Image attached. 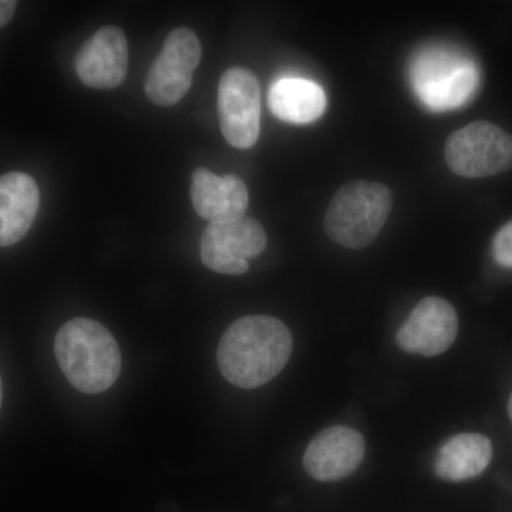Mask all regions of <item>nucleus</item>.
Wrapping results in <instances>:
<instances>
[{"label": "nucleus", "mask_w": 512, "mask_h": 512, "mask_svg": "<svg viewBox=\"0 0 512 512\" xmlns=\"http://www.w3.org/2000/svg\"><path fill=\"white\" fill-rule=\"evenodd\" d=\"M16 6H18V3L13 2V0H0V28L8 25L12 20Z\"/></svg>", "instance_id": "nucleus-17"}, {"label": "nucleus", "mask_w": 512, "mask_h": 512, "mask_svg": "<svg viewBox=\"0 0 512 512\" xmlns=\"http://www.w3.org/2000/svg\"><path fill=\"white\" fill-rule=\"evenodd\" d=\"M200 39L188 28H177L168 35L146 80L148 99L170 107L183 99L192 84V73L201 62Z\"/></svg>", "instance_id": "nucleus-7"}, {"label": "nucleus", "mask_w": 512, "mask_h": 512, "mask_svg": "<svg viewBox=\"0 0 512 512\" xmlns=\"http://www.w3.org/2000/svg\"><path fill=\"white\" fill-rule=\"evenodd\" d=\"M366 441L352 427L335 426L320 431L303 454L306 473L322 483L345 480L362 464Z\"/></svg>", "instance_id": "nucleus-10"}, {"label": "nucleus", "mask_w": 512, "mask_h": 512, "mask_svg": "<svg viewBox=\"0 0 512 512\" xmlns=\"http://www.w3.org/2000/svg\"><path fill=\"white\" fill-rule=\"evenodd\" d=\"M412 83L431 110L463 106L480 83L477 64L464 53L446 47L421 50L412 64Z\"/></svg>", "instance_id": "nucleus-4"}, {"label": "nucleus", "mask_w": 512, "mask_h": 512, "mask_svg": "<svg viewBox=\"0 0 512 512\" xmlns=\"http://www.w3.org/2000/svg\"><path fill=\"white\" fill-rule=\"evenodd\" d=\"M2 400H3V384H2V377H0V409H2Z\"/></svg>", "instance_id": "nucleus-18"}, {"label": "nucleus", "mask_w": 512, "mask_h": 512, "mask_svg": "<svg viewBox=\"0 0 512 512\" xmlns=\"http://www.w3.org/2000/svg\"><path fill=\"white\" fill-rule=\"evenodd\" d=\"M491 251L498 265L512 269V221L495 234Z\"/></svg>", "instance_id": "nucleus-16"}, {"label": "nucleus", "mask_w": 512, "mask_h": 512, "mask_svg": "<svg viewBox=\"0 0 512 512\" xmlns=\"http://www.w3.org/2000/svg\"><path fill=\"white\" fill-rule=\"evenodd\" d=\"M218 114L227 143L239 150L254 147L261 134V84L254 72L231 67L218 87Z\"/></svg>", "instance_id": "nucleus-6"}, {"label": "nucleus", "mask_w": 512, "mask_h": 512, "mask_svg": "<svg viewBox=\"0 0 512 512\" xmlns=\"http://www.w3.org/2000/svg\"><path fill=\"white\" fill-rule=\"evenodd\" d=\"M493 458V444L478 433L451 437L434 458V474L448 483H460L480 476Z\"/></svg>", "instance_id": "nucleus-14"}, {"label": "nucleus", "mask_w": 512, "mask_h": 512, "mask_svg": "<svg viewBox=\"0 0 512 512\" xmlns=\"http://www.w3.org/2000/svg\"><path fill=\"white\" fill-rule=\"evenodd\" d=\"M192 205L210 224L241 220L248 211L247 185L237 175L212 174L207 168H197L192 174Z\"/></svg>", "instance_id": "nucleus-12"}, {"label": "nucleus", "mask_w": 512, "mask_h": 512, "mask_svg": "<svg viewBox=\"0 0 512 512\" xmlns=\"http://www.w3.org/2000/svg\"><path fill=\"white\" fill-rule=\"evenodd\" d=\"M508 414H510V419L512 421V394L510 397V402H508Z\"/></svg>", "instance_id": "nucleus-19"}, {"label": "nucleus", "mask_w": 512, "mask_h": 512, "mask_svg": "<svg viewBox=\"0 0 512 512\" xmlns=\"http://www.w3.org/2000/svg\"><path fill=\"white\" fill-rule=\"evenodd\" d=\"M55 355L63 375L79 392L103 393L119 379V345L97 320L76 318L64 323L56 335Z\"/></svg>", "instance_id": "nucleus-2"}, {"label": "nucleus", "mask_w": 512, "mask_h": 512, "mask_svg": "<svg viewBox=\"0 0 512 512\" xmlns=\"http://www.w3.org/2000/svg\"><path fill=\"white\" fill-rule=\"evenodd\" d=\"M326 103L322 87L301 77L279 79L269 90V109L286 123H313L325 113Z\"/></svg>", "instance_id": "nucleus-15"}, {"label": "nucleus", "mask_w": 512, "mask_h": 512, "mask_svg": "<svg viewBox=\"0 0 512 512\" xmlns=\"http://www.w3.org/2000/svg\"><path fill=\"white\" fill-rule=\"evenodd\" d=\"M292 348L291 330L284 322L268 315L244 316L222 335L217 363L229 383L251 390L284 370Z\"/></svg>", "instance_id": "nucleus-1"}, {"label": "nucleus", "mask_w": 512, "mask_h": 512, "mask_svg": "<svg viewBox=\"0 0 512 512\" xmlns=\"http://www.w3.org/2000/svg\"><path fill=\"white\" fill-rule=\"evenodd\" d=\"M393 207L387 185L350 181L333 195L325 215V231L340 247H369L382 231Z\"/></svg>", "instance_id": "nucleus-3"}, {"label": "nucleus", "mask_w": 512, "mask_h": 512, "mask_svg": "<svg viewBox=\"0 0 512 512\" xmlns=\"http://www.w3.org/2000/svg\"><path fill=\"white\" fill-rule=\"evenodd\" d=\"M77 76L92 89H114L126 79L128 43L123 30L104 26L82 46L74 60Z\"/></svg>", "instance_id": "nucleus-11"}, {"label": "nucleus", "mask_w": 512, "mask_h": 512, "mask_svg": "<svg viewBox=\"0 0 512 512\" xmlns=\"http://www.w3.org/2000/svg\"><path fill=\"white\" fill-rule=\"evenodd\" d=\"M458 316L446 299L429 296L417 303L397 330L396 342L403 352L426 357L439 356L456 342Z\"/></svg>", "instance_id": "nucleus-9"}, {"label": "nucleus", "mask_w": 512, "mask_h": 512, "mask_svg": "<svg viewBox=\"0 0 512 512\" xmlns=\"http://www.w3.org/2000/svg\"><path fill=\"white\" fill-rule=\"evenodd\" d=\"M268 237L254 218L208 224L201 238V259L217 274L244 275L249 259L265 251Z\"/></svg>", "instance_id": "nucleus-8"}, {"label": "nucleus", "mask_w": 512, "mask_h": 512, "mask_svg": "<svg viewBox=\"0 0 512 512\" xmlns=\"http://www.w3.org/2000/svg\"><path fill=\"white\" fill-rule=\"evenodd\" d=\"M40 205L33 177L9 173L0 177V247L15 245L32 228Z\"/></svg>", "instance_id": "nucleus-13"}, {"label": "nucleus", "mask_w": 512, "mask_h": 512, "mask_svg": "<svg viewBox=\"0 0 512 512\" xmlns=\"http://www.w3.org/2000/svg\"><path fill=\"white\" fill-rule=\"evenodd\" d=\"M444 156L460 177H493L512 168V136L488 121H474L447 138Z\"/></svg>", "instance_id": "nucleus-5"}]
</instances>
